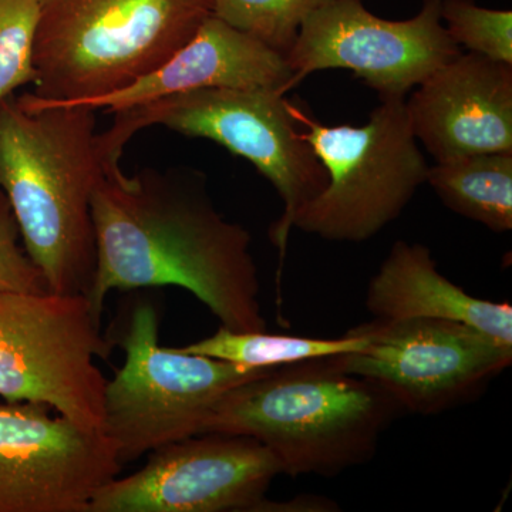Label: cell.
I'll use <instances>...</instances> for the list:
<instances>
[{
	"label": "cell",
	"mask_w": 512,
	"mask_h": 512,
	"mask_svg": "<svg viewBox=\"0 0 512 512\" xmlns=\"http://www.w3.org/2000/svg\"><path fill=\"white\" fill-rule=\"evenodd\" d=\"M212 15L211 0H40L36 96L77 103L153 73Z\"/></svg>",
	"instance_id": "cell-4"
},
{
	"label": "cell",
	"mask_w": 512,
	"mask_h": 512,
	"mask_svg": "<svg viewBox=\"0 0 512 512\" xmlns=\"http://www.w3.org/2000/svg\"><path fill=\"white\" fill-rule=\"evenodd\" d=\"M158 325L153 301L137 298L114 335L126 360L107 380L101 433L116 444L121 466L200 434L205 417L225 393L272 369L163 348Z\"/></svg>",
	"instance_id": "cell-6"
},
{
	"label": "cell",
	"mask_w": 512,
	"mask_h": 512,
	"mask_svg": "<svg viewBox=\"0 0 512 512\" xmlns=\"http://www.w3.org/2000/svg\"><path fill=\"white\" fill-rule=\"evenodd\" d=\"M441 20L458 46L512 64L511 10L481 8L474 0H443Z\"/></svg>",
	"instance_id": "cell-20"
},
{
	"label": "cell",
	"mask_w": 512,
	"mask_h": 512,
	"mask_svg": "<svg viewBox=\"0 0 512 512\" xmlns=\"http://www.w3.org/2000/svg\"><path fill=\"white\" fill-rule=\"evenodd\" d=\"M365 345L366 339L352 330L342 338L316 339L303 338V336L269 335L266 330L265 332H232L221 326L214 335L178 349L241 366L278 367L356 352Z\"/></svg>",
	"instance_id": "cell-17"
},
{
	"label": "cell",
	"mask_w": 512,
	"mask_h": 512,
	"mask_svg": "<svg viewBox=\"0 0 512 512\" xmlns=\"http://www.w3.org/2000/svg\"><path fill=\"white\" fill-rule=\"evenodd\" d=\"M328 0H211L212 15L276 52L291 49L301 26Z\"/></svg>",
	"instance_id": "cell-18"
},
{
	"label": "cell",
	"mask_w": 512,
	"mask_h": 512,
	"mask_svg": "<svg viewBox=\"0 0 512 512\" xmlns=\"http://www.w3.org/2000/svg\"><path fill=\"white\" fill-rule=\"evenodd\" d=\"M426 183L448 208L497 234L512 229V153L471 154L436 163Z\"/></svg>",
	"instance_id": "cell-16"
},
{
	"label": "cell",
	"mask_w": 512,
	"mask_h": 512,
	"mask_svg": "<svg viewBox=\"0 0 512 512\" xmlns=\"http://www.w3.org/2000/svg\"><path fill=\"white\" fill-rule=\"evenodd\" d=\"M406 110L436 163L512 153V64L460 53L417 86Z\"/></svg>",
	"instance_id": "cell-13"
},
{
	"label": "cell",
	"mask_w": 512,
	"mask_h": 512,
	"mask_svg": "<svg viewBox=\"0 0 512 512\" xmlns=\"http://www.w3.org/2000/svg\"><path fill=\"white\" fill-rule=\"evenodd\" d=\"M96 110L33 93L0 101V191L50 292L89 295L97 266L94 191L111 168Z\"/></svg>",
	"instance_id": "cell-2"
},
{
	"label": "cell",
	"mask_w": 512,
	"mask_h": 512,
	"mask_svg": "<svg viewBox=\"0 0 512 512\" xmlns=\"http://www.w3.org/2000/svg\"><path fill=\"white\" fill-rule=\"evenodd\" d=\"M86 295L0 292V397L52 407L90 431L103 429L109 359Z\"/></svg>",
	"instance_id": "cell-8"
},
{
	"label": "cell",
	"mask_w": 512,
	"mask_h": 512,
	"mask_svg": "<svg viewBox=\"0 0 512 512\" xmlns=\"http://www.w3.org/2000/svg\"><path fill=\"white\" fill-rule=\"evenodd\" d=\"M443 0H423L412 19L373 15L363 0H328L303 22L286 63L296 87L309 74L345 69L380 99H406L431 73L460 55L441 20Z\"/></svg>",
	"instance_id": "cell-10"
},
{
	"label": "cell",
	"mask_w": 512,
	"mask_h": 512,
	"mask_svg": "<svg viewBox=\"0 0 512 512\" xmlns=\"http://www.w3.org/2000/svg\"><path fill=\"white\" fill-rule=\"evenodd\" d=\"M100 144L110 164L120 163L131 137L150 126H163L192 138H205L247 158L269 181L284 212L269 231L284 259L293 218L325 190L329 175L302 137L301 124L285 94L269 89H200L171 94L143 106L114 113Z\"/></svg>",
	"instance_id": "cell-5"
},
{
	"label": "cell",
	"mask_w": 512,
	"mask_h": 512,
	"mask_svg": "<svg viewBox=\"0 0 512 512\" xmlns=\"http://www.w3.org/2000/svg\"><path fill=\"white\" fill-rule=\"evenodd\" d=\"M97 266L87 299L101 320L111 291L174 285L191 292L232 332H265L251 235L215 208L207 177L192 168L128 177L111 168L94 191Z\"/></svg>",
	"instance_id": "cell-1"
},
{
	"label": "cell",
	"mask_w": 512,
	"mask_h": 512,
	"mask_svg": "<svg viewBox=\"0 0 512 512\" xmlns=\"http://www.w3.org/2000/svg\"><path fill=\"white\" fill-rule=\"evenodd\" d=\"M221 87L286 94L293 89L292 73L282 53L211 15L167 62L123 89L77 103L49 101L114 114L171 94Z\"/></svg>",
	"instance_id": "cell-14"
},
{
	"label": "cell",
	"mask_w": 512,
	"mask_h": 512,
	"mask_svg": "<svg viewBox=\"0 0 512 512\" xmlns=\"http://www.w3.org/2000/svg\"><path fill=\"white\" fill-rule=\"evenodd\" d=\"M404 410L379 384L325 359L272 367L221 397L201 433L252 437L291 477H335L375 457Z\"/></svg>",
	"instance_id": "cell-3"
},
{
	"label": "cell",
	"mask_w": 512,
	"mask_h": 512,
	"mask_svg": "<svg viewBox=\"0 0 512 512\" xmlns=\"http://www.w3.org/2000/svg\"><path fill=\"white\" fill-rule=\"evenodd\" d=\"M302 137L329 183L293 218V228L328 241L363 242L400 217L430 165L414 137L406 99H380L366 124L326 126L293 106Z\"/></svg>",
	"instance_id": "cell-7"
},
{
	"label": "cell",
	"mask_w": 512,
	"mask_h": 512,
	"mask_svg": "<svg viewBox=\"0 0 512 512\" xmlns=\"http://www.w3.org/2000/svg\"><path fill=\"white\" fill-rule=\"evenodd\" d=\"M279 474L271 451L252 437L195 434L148 453L137 473L101 485L87 512H259Z\"/></svg>",
	"instance_id": "cell-11"
},
{
	"label": "cell",
	"mask_w": 512,
	"mask_h": 512,
	"mask_svg": "<svg viewBox=\"0 0 512 512\" xmlns=\"http://www.w3.org/2000/svg\"><path fill=\"white\" fill-rule=\"evenodd\" d=\"M40 0H0V101L35 83Z\"/></svg>",
	"instance_id": "cell-19"
},
{
	"label": "cell",
	"mask_w": 512,
	"mask_h": 512,
	"mask_svg": "<svg viewBox=\"0 0 512 512\" xmlns=\"http://www.w3.org/2000/svg\"><path fill=\"white\" fill-rule=\"evenodd\" d=\"M350 330L366 345L329 362L424 416L473 399L512 362V345L456 320L376 318Z\"/></svg>",
	"instance_id": "cell-9"
},
{
	"label": "cell",
	"mask_w": 512,
	"mask_h": 512,
	"mask_svg": "<svg viewBox=\"0 0 512 512\" xmlns=\"http://www.w3.org/2000/svg\"><path fill=\"white\" fill-rule=\"evenodd\" d=\"M50 410L0 403V512H87L97 488L123 470L106 434Z\"/></svg>",
	"instance_id": "cell-12"
},
{
	"label": "cell",
	"mask_w": 512,
	"mask_h": 512,
	"mask_svg": "<svg viewBox=\"0 0 512 512\" xmlns=\"http://www.w3.org/2000/svg\"><path fill=\"white\" fill-rule=\"evenodd\" d=\"M19 238L18 222L8 198L0 191V292H50L45 276Z\"/></svg>",
	"instance_id": "cell-21"
},
{
	"label": "cell",
	"mask_w": 512,
	"mask_h": 512,
	"mask_svg": "<svg viewBox=\"0 0 512 512\" xmlns=\"http://www.w3.org/2000/svg\"><path fill=\"white\" fill-rule=\"evenodd\" d=\"M376 318L456 320L512 345V306L468 295L437 271L430 249L397 241L366 292Z\"/></svg>",
	"instance_id": "cell-15"
}]
</instances>
